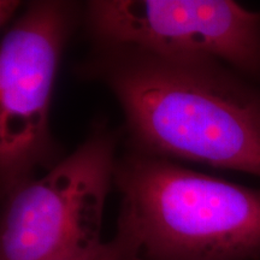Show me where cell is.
Returning <instances> with one entry per match:
<instances>
[{
    "label": "cell",
    "mask_w": 260,
    "mask_h": 260,
    "mask_svg": "<svg viewBox=\"0 0 260 260\" xmlns=\"http://www.w3.org/2000/svg\"><path fill=\"white\" fill-rule=\"evenodd\" d=\"M21 3L19 2H8V0H3L0 3V18H2V25H4L10 21V18L16 14V10Z\"/></svg>",
    "instance_id": "cell-7"
},
{
    "label": "cell",
    "mask_w": 260,
    "mask_h": 260,
    "mask_svg": "<svg viewBox=\"0 0 260 260\" xmlns=\"http://www.w3.org/2000/svg\"><path fill=\"white\" fill-rule=\"evenodd\" d=\"M67 260H144L141 241L132 219L124 212L119 213L116 235L102 242L92 251Z\"/></svg>",
    "instance_id": "cell-6"
},
{
    "label": "cell",
    "mask_w": 260,
    "mask_h": 260,
    "mask_svg": "<svg viewBox=\"0 0 260 260\" xmlns=\"http://www.w3.org/2000/svg\"><path fill=\"white\" fill-rule=\"evenodd\" d=\"M73 4L35 2L0 45V169L8 194L52 151L48 111L64 45L75 24Z\"/></svg>",
    "instance_id": "cell-4"
},
{
    "label": "cell",
    "mask_w": 260,
    "mask_h": 260,
    "mask_svg": "<svg viewBox=\"0 0 260 260\" xmlns=\"http://www.w3.org/2000/svg\"><path fill=\"white\" fill-rule=\"evenodd\" d=\"M115 183L144 260L260 256V189L140 151L117 160Z\"/></svg>",
    "instance_id": "cell-2"
},
{
    "label": "cell",
    "mask_w": 260,
    "mask_h": 260,
    "mask_svg": "<svg viewBox=\"0 0 260 260\" xmlns=\"http://www.w3.org/2000/svg\"><path fill=\"white\" fill-rule=\"evenodd\" d=\"M116 142L110 130H94L44 176L5 194L0 260H67L102 243Z\"/></svg>",
    "instance_id": "cell-3"
},
{
    "label": "cell",
    "mask_w": 260,
    "mask_h": 260,
    "mask_svg": "<svg viewBox=\"0 0 260 260\" xmlns=\"http://www.w3.org/2000/svg\"><path fill=\"white\" fill-rule=\"evenodd\" d=\"M79 73L111 90L136 151L260 177V88L207 57L98 44Z\"/></svg>",
    "instance_id": "cell-1"
},
{
    "label": "cell",
    "mask_w": 260,
    "mask_h": 260,
    "mask_svg": "<svg viewBox=\"0 0 260 260\" xmlns=\"http://www.w3.org/2000/svg\"><path fill=\"white\" fill-rule=\"evenodd\" d=\"M86 21L98 44L218 59L260 81V11L230 0H96Z\"/></svg>",
    "instance_id": "cell-5"
}]
</instances>
